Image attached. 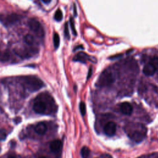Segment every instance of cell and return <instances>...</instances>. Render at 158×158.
Listing matches in <instances>:
<instances>
[{"instance_id":"obj_24","label":"cell","mask_w":158,"mask_h":158,"mask_svg":"<svg viewBox=\"0 0 158 158\" xmlns=\"http://www.w3.org/2000/svg\"><path fill=\"white\" fill-rule=\"evenodd\" d=\"M101 158H112V157L109 154H102L101 155Z\"/></svg>"},{"instance_id":"obj_5","label":"cell","mask_w":158,"mask_h":158,"mask_svg":"<svg viewBox=\"0 0 158 158\" xmlns=\"http://www.w3.org/2000/svg\"><path fill=\"white\" fill-rule=\"evenodd\" d=\"M14 52L21 58H29L38 52V49L35 48H24L14 49Z\"/></svg>"},{"instance_id":"obj_13","label":"cell","mask_w":158,"mask_h":158,"mask_svg":"<svg viewBox=\"0 0 158 158\" xmlns=\"http://www.w3.org/2000/svg\"><path fill=\"white\" fill-rule=\"evenodd\" d=\"M49 148L51 151L57 152H58L62 148V142L59 139H55L51 142Z\"/></svg>"},{"instance_id":"obj_3","label":"cell","mask_w":158,"mask_h":158,"mask_svg":"<svg viewBox=\"0 0 158 158\" xmlns=\"http://www.w3.org/2000/svg\"><path fill=\"white\" fill-rule=\"evenodd\" d=\"M22 80L25 88L30 92L36 91L44 85L41 80L34 76L23 77Z\"/></svg>"},{"instance_id":"obj_20","label":"cell","mask_w":158,"mask_h":158,"mask_svg":"<svg viewBox=\"0 0 158 158\" xmlns=\"http://www.w3.org/2000/svg\"><path fill=\"white\" fill-rule=\"evenodd\" d=\"M79 108H80V111L81 115H85V114L86 113V106L83 102H81L80 103Z\"/></svg>"},{"instance_id":"obj_21","label":"cell","mask_w":158,"mask_h":158,"mask_svg":"<svg viewBox=\"0 0 158 158\" xmlns=\"http://www.w3.org/2000/svg\"><path fill=\"white\" fill-rule=\"evenodd\" d=\"M7 137V133L4 129H0V141H4Z\"/></svg>"},{"instance_id":"obj_2","label":"cell","mask_w":158,"mask_h":158,"mask_svg":"<svg viewBox=\"0 0 158 158\" xmlns=\"http://www.w3.org/2000/svg\"><path fill=\"white\" fill-rule=\"evenodd\" d=\"M125 131L128 136L136 143L141 142L146 137L147 129L139 123H129L125 127Z\"/></svg>"},{"instance_id":"obj_28","label":"cell","mask_w":158,"mask_h":158,"mask_svg":"<svg viewBox=\"0 0 158 158\" xmlns=\"http://www.w3.org/2000/svg\"><path fill=\"white\" fill-rule=\"evenodd\" d=\"M9 158H17V157H15V156H10V157H9Z\"/></svg>"},{"instance_id":"obj_27","label":"cell","mask_w":158,"mask_h":158,"mask_svg":"<svg viewBox=\"0 0 158 158\" xmlns=\"http://www.w3.org/2000/svg\"><path fill=\"white\" fill-rule=\"evenodd\" d=\"M44 3H46V4H48V3H50L51 2V1L50 0H48V1H46V0H43L42 1Z\"/></svg>"},{"instance_id":"obj_12","label":"cell","mask_w":158,"mask_h":158,"mask_svg":"<svg viewBox=\"0 0 158 158\" xmlns=\"http://www.w3.org/2000/svg\"><path fill=\"white\" fill-rule=\"evenodd\" d=\"M47 130H48L47 125L44 122H40V123H38V124L36 125V126L35 127V131L38 135H43L45 134V133L46 132Z\"/></svg>"},{"instance_id":"obj_15","label":"cell","mask_w":158,"mask_h":158,"mask_svg":"<svg viewBox=\"0 0 158 158\" xmlns=\"http://www.w3.org/2000/svg\"><path fill=\"white\" fill-rule=\"evenodd\" d=\"M34 40H35V39H34L33 36L30 34H27L24 36L25 42L29 45H31L34 43Z\"/></svg>"},{"instance_id":"obj_10","label":"cell","mask_w":158,"mask_h":158,"mask_svg":"<svg viewBox=\"0 0 158 158\" xmlns=\"http://www.w3.org/2000/svg\"><path fill=\"white\" fill-rule=\"evenodd\" d=\"M121 112L127 115H130L133 112L132 105L128 102H123L120 104Z\"/></svg>"},{"instance_id":"obj_7","label":"cell","mask_w":158,"mask_h":158,"mask_svg":"<svg viewBox=\"0 0 158 158\" xmlns=\"http://www.w3.org/2000/svg\"><path fill=\"white\" fill-rule=\"evenodd\" d=\"M116 128H117L116 123L114 122L109 121L107 122L104 125V132L106 135L109 136H112L115 135L116 131Z\"/></svg>"},{"instance_id":"obj_29","label":"cell","mask_w":158,"mask_h":158,"mask_svg":"<svg viewBox=\"0 0 158 158\" xmlns=\"http://www.w3.org/2000/svg\"><path fill=\"white\" fill-rule=\"evenodd\" d=\"M40 158H46V157H40Z\"/></svg>"},{"instance_id":"obj_23","label":"cell","mask_w":158,"mask_h":158,"mask_svg":"<svg viewBox=\"0 0 158 158\" xmlns=\"http://www.w3.org/2000/svg\"><path fill=\"white\" fill-rule=\"evenodd\" d=\"M64 34L65 37H67V38H70L69 36V27H68V23H65V27H64Z\"/></svg>"},{"instance_id":"obj_11","label":"cell","mask_w":158,"mask_h":158,"mask_svg":"<svg viewBox=\"0 0 158 158\" xmlns=\"http://www.w3.org/2000/svg\"><path fill=\"white\" fill-rule=\"evenodd\" d=\"M20 19V16L15 13H11L7 15L4 18V22L6 24H13L16 23Z\"/></svg>"},{"instance_id":"obj_22","label":"cell","mask_w":158,"mask_h":158,"mask_svg":"<svg viewBox=\"0 0 158 158\" xmlns=\"http://www.w3.org/2000/svg\"><path fill=\"white\" fill-rule=\"evenodd\" d=\"M70 27H71V28H72V32H73V35H77V33L76 30H75V23H74V21H73V19L72 17L70 18Z\"/></svg>"},{"instance_id":"obj_25","label":"cell","mask_w":158,"mask_h":158,"mask_svg":"<svg viewBox=\"0 0 158 158\" xmlns=\"http://www.w3.org/2000/svg\"><path fill=\"white\" fill-rule=\"evenodd\" d=\"M92 71H93V69H92V67H90L89 69V70H88V77H87V79H88L92 75Z\"/></svg>"},{"instance_id":"obj_16","label":"cell","mask_w":158,"mask_h":158,"mask_svg":"<svg viewBox=\"0 0 158 158\" xmlns=\"http://www.w3.org/2000/svg\"><path fill=\"white\" fill-rule=\"evenodd\" d=\"M53 42H54V46L56 49L58 48L59 46L60 43V38L59 35L57 33H54L53 35Z\"/></svg>"},{"instance_id":"obj_4","label":"cell","mask_w":158,"mask_h":158,"mask_svg":"<svg viewBox=\"0 0 158 158\" xmlns=\"http://www.w3.org/2000/svg\"><path fill=\"white\" fill-rule=\"evenodd\" d=\"M115 81L114 74L109 70H105L99 75L96 85L99 87H106L111 85Z\"/></svg>"},{"instance_id":"obj_8","label":"cell","mask_w":158,"mask_h":158,"mask_svg":"<svg viewBox=\"0 0 158 158\" xmlns=\"http://www.w3.org/2000/svg\"><path fill=\"white\" fill-rule=\"evenodd\" d=\"M93 58V57L89 56L88 54L84 52H79L73 57V60L74 61H79L83 63H85L88 60L96 62V59H92Z\"/></svg>"},{"instance_id":"obj_19","label":"cell","mask_w":158,"mask_h":158,"mask_svg":"<svg viewBox=\"0 0 158 158\" xmlns=\"http://www.w3.org/2000/svg\"><path fill=\"white\" fill-rule=\"evenodd\" d=\"M149 62H151L156 67L157 70H158V57L157 56H153L149 60Z\"/></svg>"},{"instance_id":"obj_17","label":"cell","mask_w":158,"mask_h":158,"mask_svg":"<svg viewBox=\"0 0 158 158\" xmlns=\"http://www.w3.org/2000/svg\"><path fill=\"white\" fill-rule=\"evenodd\" d=\"M9 54L7 52L0 51V61L6 62L9 59Z\"/></svg>"},{"instance_id":"obj_9","label":"cell","mask_w":158,"mask_h":158,"mask_svg":"<svg viewBox=\"0 0 158 158\" xmlns=\"http://www.w3.org/2000/svg\"><path fill=\"white\" fill-rule=\"evenodd\" d=\"M157 70L156 67L151 62L149 61L144 66L143 69V72L146 76H152L156 73V72Z\"/></svg>"},{"instance_id":"obj_30","label":"cell","mask_w":158,"mask_h":158,"mask_svg":"<svg viewBox=\"0 0 158 158\" xmlns=\"http://www.w3.org/2000/svg\"><path fill=\"white\" fill-rule=\"evenodd\" d=\"M0 150H1V148H0Z\"/></svg>"},{"instance_id":"obj_6","label":"cell","mask_w":158,"mask_h":158,"mask_svg":"<svg viewBox=\"0 0 158 158\" xmlns=\"http://www.w3.org/2000/svg\"><path fill=\"white\" fill-rule=\"evenodd\" d=\"M28 25L31 30L35 32L38 36L41 38H43L44 36V32L43 28L41 26V23L36 19L33 18L30 19L28 21Z\"/></svg>"},{"instance_id":"obj_14","label":"cell","mask_w":158,"mask_h":158,"mask_svg":"<svg viewBox=\"0 0 158 158\" xmlns=\"http://www.w3.org/2000/svg\"><path fill=\"white\" fill-rule=\"evenodd\" d=\"M90 154V149L86 147L83 146L81 149V155L82 158H88Z\"/></svg>"},{"instance_id":"obj_1","label":"cell","mask_w":158,"mask_h":158,"mask_svg":"<svg viewBox=\"0 0 158 158\" xmlns=\"http://www.w3.org/2000/svg\"><path fill=\"white\" fill-rule=\"evenodd\" d=\"M54 104V100L49 94L41 93L35 98L33 109L38 114H47L53 110Z\"/></svg>"},{"instance_id":"obj_18","label":"cell","mask_w":158,"mask_h":158,"mask_svg":"<svg viewBox=\"0 0 158 158\" xmlns=\"http://www.w3.org/2000/svg\"><path fill=\"white\" fill-rule=\"evenodd\" d=\"M62 17H63V15H62V11L60 10V9H58L56 12H55V14H54V19L56 20L57 21H60L62 19Z\"/></svg>"},{"instance_id":"obj_26","label":"cell","mask_w":158,"mask_h":158,"mask_svg":"<svg viewBox=\"0 0 158 158\" xmlns=\"http://www.w3.org/2000/svg\"><path fill=\"white\" fill-rule=\"evenodd\" d=\"M73 12H74V15L76 16L77 15V8H76V6L74 4H73Z\"/></svg>"}]
</instances>
